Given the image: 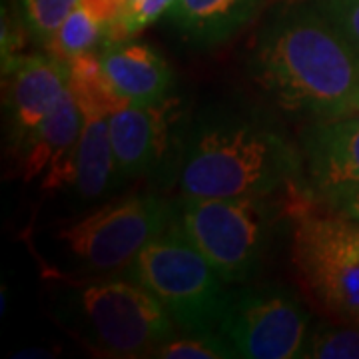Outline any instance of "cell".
I'll list each match as a JSON object with an SVG mask.
<instances>
[{"label":"cell","mask_w":359,"mask_h":359,"mask_svg":"<svg viewBox=\"0 0 359 359\" xmlns=\"http://www.w3.org/2000/svg\"><path fill=\"white\" fill-rule=\"evenodd\" d=\"M250 74L282 110L311 120L349 114L359 56L313 2L283 6L259 28Z\"/></svg>","instance_id":"1"},{"label":"cell","mask_w":359,"mask_h":359,"mask_svg":"<svg viewBox=\"0 0 359 359\" xmlns=\"http://www.w3.org/2000/svg\"><path fill=\"white\" fill-rule=\"evenodd\" d=\"M302 176L299 146L256 110L216 104L186 124L178 164L182 196H269L294 188Z\"/></svg>","instance_id":"2"},{"label":"cell","mask_w":359,"mask_h":359,"mask_svg":"<svg viewBox=\"0 0 359 359\" xmlns=\"http://www.w3.org/2000/svg\"><path fill=\"white\" fill-rule=\"evenodd\" d=\"M294 200L269 196L204 198L182 196L174 202V226L214 266L226 283L252 280L268 256L273 233Z\"/></svg>","instance_id":"3"},{"label":"cell","mask_w":359,"mask_h":359,"mask_svg":"<svg viewBox=\"0 0 359 359\" xmlns=\"http://www.w3.org/2000/svg\"><path fill=\"white\" fill-rule=\"evenodd\" d=\"M65 316L72 332L104 358H152L176 335L164 306L134 280L88 278L68 285Z\"/></svg>","instance_id":"4"},{"label":"cell","mask_w":359,"mask_h":359,"mask_svg":"<svg viewBox=\"0 0 359 359\" xmlns=\"http://www.w3.org/2000/svg\"><path fill=\"white\" fill-rule=\"evenodd\" d=\"M126 278L154 295L186 334L218 332L228 302L226 282L178 226L172 224L146 245Z\"/></svg>","instance_id":"5"},{"label":"cell","mask_w":359,"mask_h":359,"mask_svg":"<svg viewBox=\"0 0 359 359\" xmlns=\"http://www.w3.org/2000/svg\"><path fill=\"white\" fill-rule=\"evenodd\" d=\"M292 264L304 292L335 320L359 325V222L304 200L292 214Z\"/></svg>","instance_id":"6"},{"label":"cell","mask_w":359,"mask_h":359,"mask_svg":"<svg viewBox=\"0 0 359 359\" xmlns=\"http://www.w3.org/2000/svg\"><path fill=\"white\" fill-rule=\"evenodd\" d=\"M174 224V202L134 194L108 202L60 228L56 242L84 273L110 276L128 269L146 245Z\"/></svg>","instance_id":"7"},{"label":"cell","mask_w":359,"mask_h":359,"mask_svg":"<svg viewBox=\"0 0 359 359\" xmlns=\"http://www.w3.org/2000/svg\"><path fill=\"white\" fill-rule=\"evenodd\" d=\"M218 332L230 341L238 358H304L311 313L285 285H248L228 292Z\"/></svg>","instance_id":"8"},{"label":"cell","mask_w":359,"mask_h":359,"mask_svg":"<svg viewBox=\"0 0 359 359\" xmlns=\"http://www.w3.org/2000/svg\"><path fill=\"white\" fill-rule=\"evenodd\" d=\"M297 146L313 200L323 204L359 192V114L311 120Z\"/></svg>","instance_id":"9"},{"label":"cell","mask_w":359,"mask_h":359,"mask_svg":"<svg viewBox=\"0 0 359 359\" xmlns=\"http://www.w3.org/2000/svg\"><path fill=\"white\" fill-rule=\"evenodd\" d=\"M180 114L176 102L166 98L148 106L130 104L108 116L118 182L152 174L174 148L182 150L186 130H176Z\"/></svg>","instance_id":"10"},{"label":"cell","mask_w":359,"mask_h":359,"mask_svg":"<svg viewBox=\"0 0 359 359\" xmlns=\"http://www.w3.org/2000/svg\"><path fill=\"white\" fill-rule=\"evenodd\" d=\"M2 78L6 138L16 154L68 88V62L48 52L22 54Z\"/></svg>","instance_id":"11"},{"label":"cell","mask_w":359,"mask_h":359,"mask_svg":"<svg viewBox=\"0 0 359 359\" xmlns=\"http://www.w3.org/2000/svg\"><path fill=\"white\" fill-rule=\"evenodd\" d=\"M82 126V108L70 88H66L50 114L16 152L22 180L32 182L42 176V190H60L70 186Z\"/></svg>","instance_id":"12"},{"label":"cell","mask_w":359,"mask_h":359,"mask_svg":"<svg viewBox=\"0 0 359 359\" xmlns=\"http://www.w3.org/2000/svg\"><path fill=\"white\" fill-rule=\"evenodd\" d=\"M100 62L118 94L132 106L164 102L170 98L176 80L164 56L152 46L136 40L108 42Z\"/></svg>","instance_id":"13"},{"label":"cell","mask_w":359,"mask_h":359,"mask_svg":"<svg viewBox=\"0 0 359 359\" xmlns=\"http://www.w3.org/2000/svg\"><path fill=\"white\" fill-rule=\"evenodd\" d=\"M264 0H176L168 20L198 48H214L238 34L262 8Z\"/></svg>","instance_id":"14"},{"label":"cell","mask_w":359,"mask_h":359,"mask_svg":"<svg viewBox=\"0 0 359 359\" xmlns=\"http://www.w3.org/2000/svg\"><path fill=\"white\" fill-rule=\"evenodd\" d=\"M116 184L118 174L108 118L84 116V126L74 152L70 186L80 200H94L112 190Z\"/></svg>","instance_id":"15"},{"label":"cell","mask_w":359,"mask_h":359,"mask_svg":"<svg viewBox=\"0 0 359 359\" xmlns=\"http://www.w3.org/2000/svg\"><path fill=\"white\" fill-rule=\"evenodd\" d=\"M68 88L84 116L108 118L130 106L104 72L98 52H86L68 62Z\"/></svg>","instance_id":"16"},{"label":"cell","mask_w":359,"mask_h":359,"mask_svg":"<svg viewBox=\"0 0 359 359\" xmlns=\"http://www.w3.org/2000/svg\"><path fill=\"white\" fill-rule=\"evenodd\" d=\"M108 42H110V28L84 2H78L76 8L56 28V32L44 44V48L52 56L70 62L80 54L100 52Z\"/></svg>","instance_id":"17"},{"label":"cell","mask_w":359,"mask_h":359,"mask_svg":"<svg viewBox=\"0 0 359 359\" xmlns=\"http://www.w3.org/2000/svg\"><path fill=\"white\" fill-rule=\"evenodd\" d=\"M160 359H230L238 358L231 344L219 332H202L170 337L152 353Z\"/></svg>","instance_id":"18"},{"label":"cell","mask_w":359,"mask_h":359,"mask_svg":"<svg viewBox=\"0 0 359 359\" xmlns=\"http://www.w3.org/2000/svg\"><path fill=\"white\" fill-rule=\"evenodd\" d=\"M304 358L359 359V325L320 323L309 332Z\"/></svg>","instance_id":"19"},{"label":"cell","mask_w":359,"mask_h":359,"mask_svg":"<svg viewBox=\"0 0 359 359\" xmlns=\"http://www.w3.org/2000/svg\"><path fill=\"white\" fill-rule=\"evenodd\" d=\"M78 2L80 0H18V11L28 36L44 46Z\"/></svg>","instance_id":"20"},{"label":"cell","mask_w":359,"mask_h":359,"mask_svg":"<svg viewBox=\"0 0 359 359\" xmlns=\"http://www.w3.org/2000/svg\"><path fill=\"white\" fill-rule=\"evenodd\" d=\"M313 4L359 56V0H313Z\"/></svg>","instance_id":"21"},{"label":"cell","mask_w":359,"mask_h":359,"mask_svg":"<svg viewBox=\"0 0 359 359\" xmlns=\"http://www.w3.org/2000/svg\"><path fill=\"white\" fill-rule=\"evenodd\" d=\"M174 2L176 0H140V2H136L118 26L114 42L116 40L132 39L134 34L142 32L144 28L158 22L162 16H166L168 11L174 6Z\"/></svg>","instance_id":"22"},{"label":"cell","mask_w":359,"mask_h":359,"mask_svg":"<svg viewBox=\"0 0 359 359\" xmlns=\"http://www.w3.org/2000/svg\"><path fill=\"white\" fill-rule=\"evenodd\" d=\"M26 34L28 32L22 18L16 20L13 14L6 13V8H2V72L8 70L22 56L20 50L25 46Z\"/></svg>","instance_id":"23"},{"label":"cell","mask_w":359,"mask_h":359,"mask_svg":"<svg viewBox=\"0 0 359 359\" xmlns=\"http://www.w3.org/2000/svg\"><path fill=\"white\" fill-rule=\"evenodd\" d=\"M80 2H84L90 11L110 28V42H114L116 30L128 13V0H80Z\"/></svg>","instance_id":"24"},{"label":"cell","mask_w":359,"mask_h":359,"mask_svg":"<svg viewBox=\"0 0 359 359\" xmlns=\"http://www.w3.org/2000/svg\"><path fill=\"white\" fill-rule=\"evenodd\" d=\"M323 205H325V210H332L339 216H346V218L358 219L359 222V192L339 196V198H334L330 202H323Z\"/></svg>","instance_id":"25"},{"label":"cell","mask_w":359,"mask_h":359,"mask_svg":"<svg viewBox=\"0 0 359 359\" xmlns=\"http://www.w3.org/2000/svg\"><path fill=\"white\" fill-rule=\"evenodd\" d=\"M349 114H359V90L358 94L353 96V102H351V108H349Z\"/></svg>","instance_id":"26"},{"label":"cell","mask_w":359,"mask_h":359,"mask_svg":"<svg viewBox=\"0 0 359 359\" xmlns=\"http://www.w3.org/2000/svg\"><path fill=\"white\" fill-rule=\"evenodd\" d=\"M136 2H140V0H128L130 8H132V6H134V4H136ZM130 8H128V11H130Z\"/></svg>","instance_id":"27"}]
</instances>
